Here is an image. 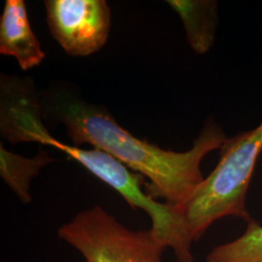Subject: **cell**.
I'll return each instance as SVG.
<instances>
[{
  "label": "cell",
  "mask_w": 262,
  "mask_h": 262,
  "mask_svg": "<svg viewBox=\"0 0 262 262\" xmlns=\"http://www.w3.org/2000/svg\"><path fill=\"white\" fill-rule=\"evenodd\" d=\"M38 93L43 118L61 123L75 146L91 144L108 152L149 180L145 184L149 196L162 198L181 211L204 180L202 160L227 139L222 126L208 119L189 150H163L134 136L104 106L88 102L66 85L55 84Z\"/></svg>",
  "instance_id": "cell-1"
},
{
  "label": "cell",
  "mask_w": 262,
  "mask_h": 262,
  "mask_svg": "<svg viewBox=\"0 0 262 262\" xmlns=\"http://www.w3.org/2000/svg\"><path fill=\"white\" fill-rule=\"evenodd\" d=\"M220 160L182 210L191 241H197L215 222L236 216L250 222L247 193L262 152V122L227 138Z\"/></svg>",
  "instance_id": "cell-2"
},
{
  "label": "cell",
  "mask_w": 262,
  "mask_h": 262,
  "mask_svg": "<svg viewBox=\"0 0 262 262\" xmlns=\"http://www.w3.org/2000/svg\"><path fill=\"white\" fill-rule=\"evenodd\" d=\"M36 143L53 147L74 159L96 178L112 187L133 209L145 211L151 222L150 230L166 248L176 249L183 240L184 221L178 208L162 203L148 195L145 180L111 155L98 149L85 150L68 145L51 135L48 129L39 131Z\"/></svg>",
  "instance_id": "cell-3"
},
{
  "label": "cell",
  "mask_w": 262,
  "mask_h": 262,
  "mask_svg": "<svg viewBox=\"0 0 262 262\" xmlns=\"http://www.w3.org/2000/svg\"><path fill=\"white\" fill-rule=\"evenodd\" d=\"M57 236L85 262H163L166 249L150 229L130 230L99 205L77 214Z\"/></svg>",
  "instance_id": "cell-4"
},
{
  "label": "cell",
  "mask_w": 262,
  "mask_h": 262,
  "mask_svg": "<svg viewBox=\"0 0 262 262\" xmlns=\"http://www.w3.org/2000/svg\"><path fill=\"white\" fill-rule=\"evenodd\" d=\"M44 4L50 32L69 56H90L106 44L111 11L105 0H46Z\"/></svg>",
  "instance_id": "cell-5"
},
{
  "label": "cell",
  "mask_w": 262,
  "mask_h": 262,
  "mask_svg": "<svg viewBox=\"0 0 262 262\" xmlns=\"http://www.w3.org/2000/svg\"><path fill=\"white\" fill-rule=\"evenodd\" d=\"M0 54L14 57L24 71L40 66L46 57L23 0L5 1L0 18Z\"/></svg>",
  "instance_id": "cell-6"
},
{
  "label": "cell",
  "mask_w": 262,
  "mask_h": 262,
  "mask_svg": "<svg viewBox=\"0 0 262 262\" xmlns=\"http://www.w3.org/2000/svg\"><path fill=\"white\" fill-rule=\"evenodd\" d=\"M167 4L182 20L189 47L204 55L215 43L219 24L217 2L214 0H168Z\"/></svg>",
  "instance_id": "cell-7"
},
{
  "label": "cell",
  "mask_w": 262,
  "mask_h": 262,
  "mask_svg": "<svg viewBox=\"0 0 262 262\" xmlns=\"http://www.w3.org/2000/svg\"><path fill=\"white\" fill-rule=\"evenodd\" d=\"M53 160L45 150H40L36 157L28 159L0 145V176L19 200L28 204L31 201V179L36 177L40 170Z\"/></svg>",
  "instance_id": "cell-8"
},
{
  "label": "cell",
  "mask_w": 262,
  "mask_h": 262,
  "mask_svg": "<svg viewBox=\"0 0 262 262\" xmlns=\"http://www.w3.org/2000/svg\"><path fill=\"white\" fill-rule=\"evenodd\" d=\"M207 261L262 262V225L251 220L243 235L215 247L207 255Z\"/></svg>",
  "instance_id": "cell-9"
}]
</instances>
